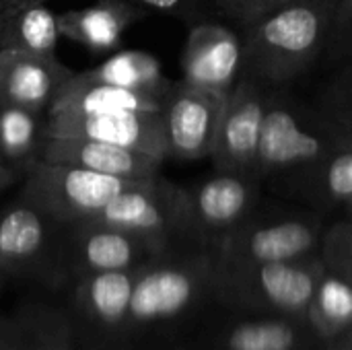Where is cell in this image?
Returning a JSON list of instances; mask_svg holds the SVG:
<instances>
[{
	"label": "cell",
	"instance_id": "6da1fadb",
	"mask_svg": "<svg viewBox=\"0 0 352 350\" xmlns=\"http://www.w3.org/2000/svg\"><path fill=\"white\" fill-rule=\"evenodd\" d=\"M332 0H289L241 29L243 74L264 87L301 76L326 54Z\"/></svg>",
	"mask_w": 352,
	"mask_h": 350
},
{
	"label": "cell",
	"instance_id": "7a4b0ae2",
	"mask_svg": "<svg viewBox=\"0 0 352 350\" xmlns=\"http://www.w3.org/2000/svg\"><path fill=\"white\" fill-rule=\"evenodd\" d=\"M212 295V256L202 248H173L140 266L122 349L161 334Z\"/></svg>",
	"mask_w": 352,
	"mask_h": 350
},
{
	"label": "cell",
	"instance_id": "3957f363",
	"mask_svg": "<svg viewBox=\"0 0 352 350\" xmlns=\"http://www.w3.org/2000/svg\"><path fill=\"white\" fill-rule=\"evenodd\" d=\"M342 142H349L320 113V109L303 107L291 99L270 93L260 146L256 177L280 192L295 196L301 182Z\"/></svg>",
	"mask_w": 352,
	"mask_h": 350
},
{
	"label": "cell",
	"instance_id": "277c9868",
	"mask_svg": "<svg viewBox=\"0 0 352 350\" xmlns=\"http://www.w3.org/2000/svg\"><path fill=\"white\" fill-rule=\"evenodd\" d=\"M324 272L320 254L266 264H221L212 260V297L229 307L305 320Z\"/></svg>",
	"mask_w": 352,
	"mask_h": 350
},
{
	"label": "cell",
	"instance_id": "5b68a950",
	"mask_svg": "<svg viewBox=\"0 0 352 350\" xmlns=\"http://www.w3.org/2000/svg\"><path fill=\"white\" fill-rule=\"evenodd\" d=\"M144 177H118L85 167L37 161L25 175L21 196L62 227L93 221L118 194Z\"/></svg>",
	"mask_w": 352,
	"mask_h": 350
},
{
	"label": "cell",
	"instance_id": "8992f818",
	"mask_svg": "<svg viewBox=\"0 0 352 350\" xmlns=\"http://www.w3.org/2000/svg\"><path fill=\"white\" fill-rule=\"evenodd\" d=\"M324 227L309 215H256L227 233L210 256L221 264L291 262L320 254Z\"/></svg>",
	"mask_w": 352,
	"mask_h": 350
},
{
	"label": "cell",
	"instance_id": "52a82bcc",
	"mask_svg": "<svg viewBox=\"0 0 352 350\" xmlns=\"http://www.w3.org/2000/svg\"><path fill=\"white\" fill-rule=\"evenodd\" d=\"M93 221L126 229L161 252L190 245L186 237L184 188L159 173L118 194Z\"/></svg>",
	"mask_w": 352,
	"mask_h": 350
},
{
	"label": "cell",
	"instance_id": "ba28073f",
	"mask_svg": "<svg viewBox=\"0 0 352 350\" xmlns=\"http://www.w3.org/2000/svg\"><path fill=\"white\" fill-rule=\"evenodd\" d=\"M138 268L95 272L72 281L68 309L78 350L122 349Z\"/></svg>",
	"mask_w": 352,
	"mask_h": 350
},
{
	"label": "cell",
	"instance_id": "9c48e42d",
	"mask_svg": "<svg viewBox=\"0 0 352 350\" xmlns=\"http://www.w3.org/2000/svg\"><path fill=\"white\" fill-rule=\"evenodd\" d=\"M188 243L212 250L258 206L260 182L252 175L217 171L196 186L184 188Z\"/></svg>",
	"mask_w": 352,
	"mask_h": 350
},
{
	"label": "cell",
	"instance_id": "30bf717a",
	"mask_svg": "<svg viewBox=\"0 0 352 350\" xmlns=\"http://www.w3.org/2000/svg\"><path fill=\"white\" fill-rule=\"evenodd\" d=\"M268 99V87L245 74H241L235 87L227 93L214 146L210 153L217 171L256 177L258 146Z\"/></svg>",
	"mask_w": 352,
	"mask_h": 350
},
{
	"label": "cell",
	"instance_id": "8fae6325",
	"mask_svg": "<svg viewBox=\"0 0 352 350\" xmlns=\"http://www.w3.org/2000/svg\"><path fill=\"white\" fill-rule=\"evenodd\" d=\"M43 138H89L140 151L163 163L169 159L161 111L45 116Z\"/></svg>",
	"mask_w": 352,
	"mask_h": 350
},
{
	"label": "cell",
	"instance_id": "7c38bea8",
	"mask_svg": "<svg viewBox=\"0 0 352 350\" xmlns=\"http://www.w3.org/2000/svg\"><path fill=\"white\" fill-rule=\"evenodd\" d=\"M68 229L64 248V276L70 281L109 270H128L165 254L146 239L99 221L76 223ZM60 274V272H58Z\"/></svg>",
	"mask_w": 352,
	"mask_h": 350
},
{
	"label": "cell",
	"instance_id": "4fadbf2b",
	"mask_svg": "<svg viewBox=\"0 0 352 350\" xmlns=\"http://www.w3.org/2000/svg\"><path fill=\"white\" fill-rule=\"evenodd\" d=\"M227 95L173 83L163 105L169 157L196 161L210 157Z\"/></svg>",
	"mask_w": 352,
	"mask_h": 350
},
{
	"label": "cell",
	"instance_id": "5bb4252c",
	"mask_svg": "<svg viewBox=\"0 0 352 350\" xmlns=\"http://www.w3.org/2000/svg\"><path fill=\"white\" fill-rule=\"evenodd\" d=\"M58 225L41 208L19 196L0 210V274L37 276L56 268L54 233Z\"/></svg>",
	"mask_w": 352,
	"mask_h": 350
},
{
	"label": "cell",
	"instance_id": "9a60e30c",
	"mask_svg": "<svg viewBox=\"0 0 352 350\" xmlns=\"http://www.w3.org/2000/svg\"><path fill=\"white\" fill-rule=\"evenodd\" d=\"M184 83L227 95L243 74V39L241 33L200 21L190 27L182 52Z\"/></svg>",
	"mask_w": 352,
	"mask_h": 350
},
{
	"label": "cell",
	"instance_id": "2e32d148",
	"mask_svg": "<svg viewBox=\"0 0 352 350\" xmlns=\"http://www.w3.org/2000/svg\"><path fill=\"white\" fill-rule=\"evenodd\" d=\"M72 76L56 56L0 50V103L45 113Z\"/></svg>",
	"mask_w": 352,
	"mask_h": 350
},
{
	"label": "cell",
	"instance_id": "e0dca14e",
	"mask_svg": "<svg viewBox=\"0 0 352 350\" xmlns=\"http://www.w3.org/2000/svg\"><path fill=\"white\" fill-rule=\"evenodd\" d=\"M39 161L85 167L118 177H151L163 167L157 157L89 138H43Z\"/></svg>",
	"mask_w": 352,
	"mask_h": 350
},
{
	"label": "cell",
	"instance_id": "ac0fdd59",
	"mask_svg": "<svg viewBox=\"0 0 352 350\" xmlns=\"http://www.w3.org/2000/svg\"><path fill=\"white\" fill-rule=\"evenodd\" d=\"M148 10L128 0H97L78 10L58 14L60 37H66L91 54H107L122 43L124 33L146 19Z\"/></svg>",
	"mask_w": 352,
	"mask_h": 350
},
{
	"label": "cell",
	"instance_id": "d6986e66",
	"mask_svg": "<svg viewBox=\"0 0 352 350\" xmlns=\"http://www.w3.org/2000/svg\"><path fill=\"white\" fill-rule=\"evenodd\" d=\"M167 95L134 91L80 78L76 72L64 85L45 116L74 113H120V111H163Z\"/></svg>",
	"mask_w": 352,
	"mask_h": 350
},
{
	"label": "cell",
	"instance_id": "ffe728a7",
	"mask_svg": "<svg viewBox=\"0 0 352 350\" xmlns=\"http://www.w3.org/2000/svg\"><path fill=\"white\" fill-rule=\"evenodd\" d=\"M0 350H78L66 309L31 303L0 318Z\"/></svg>",
	"mask_w": 352,
	"mask_h": 350
},
{
	"label": "cell",
	"instance_id": "44dd1931",
	"mask_svg": "<svg viewBox=\"0 0 352 350\" xmlns=\"http://www.w3.org/2000/svg\"><path fill=\"white\" fill-rule=\"evenodd\" d=\"M58 14L41 2H8L0 8V50L56 56Z\"/></svg>",
	"mask_w": 352,
	"mask_h": 350
},
{
	"label": "cell",
	"instance_id": "7402d4cb",
	"mask_svg": "<svg viewBox=\"0 0 352 350\" xmlns=\"http://www.w3.org/2000/svg\"><path fill=\"white\" fill-rule=\"evenodd\" d=\"M307 332H311L307 322L297 318L272 316L260 320H243L223 328L214 338V349L297 350Z\"/></svg>",
	"mask_w": 352,
	"mask_h": 350
},
{
	"label": "cell",
	"instance_id": "603a6c76",
	"mask_svg": "<svg viewBox=\"0 0 352 350\" xmlns=\"http://www.w3.org/2000/svg\"><path fill=\"white\" fill-rule=\"evenodd\" d=\"M76 74L85 80L116 85L134 91H148L157 95H167L173 87V80L163 74L159 60L144 50H122L109 56L99 66Z\"/></svg>",
	"mask_w": 352,
	"mask_h": 350
},
{
	"label": "cell",
	"instance_id": "cb8c5ba5",
	"mask_svg": "<svg viewBox=\"0 0 352 350\" xmlns=\"http://www.w3.org/2000/svg\"><path fill=\"white\" fill-rule=\"evenodd\" d=\"M45 113L0 103V159L21 175L39 161Z\"/></svg>",
	"mask_w": 352,
	"mask_h": 350
},
{
	"label": "cell",
	"instance_id": "d4e9b609",
	"mask_svg": "<svg viewBox=\"0 0 352 350\" xmlns=\"http://www.w3.org/2000/svg\"><path fill=\"white\" fill-rule=\"evenodd\" d=\"M295 196L320 210L346 208L352 202V142L336 146L301 182Z\"/></svg>",
	"mask_w": 352,
	"mask_h": 350
},
{
	"label": "cell",
	"instance_id": "484cf974",
	"mask_svg": "<svg viewBox=\"0 0 352 350\" xmlns=\"http://www.w3.org/2000/svg\"><path fill=\"white\" fill-rule=\"evenodd\" d=\"M305 322L326 342L352 332V283L326 268L316 287Z\"/></svg>",
	"mask_w": 352,
	"mask_h": 350
},
{
	"label": "cell",
	"instance_id": "4316f807",
	"mask_svg": "<svg viewBox=\"0 0 352 350\" xmlns=\"http://www.w3.org/2000/svg\"><path fill=\"white\" fill-rule=\"evenodd\" d=\"M338 62L340 66L322 93L318 109L342 138L352 142V58Z\"/></svg>",
	"mask_w": 352,
	"mask_h": 350
},
{
	"label": "cell",
	"instance_id": "83f0119b",
	"mask_svg": "<svg viewBox=\"0 0 352 350\" xmlns=\"http://www.w3.org/2000/svg\"><path fill=\"white\" fill-rule=\"evenodd\" d=\"M320 256L324 266L352 283V219L346 217L324 231Z\"/></svg>",
	"mask_w": 352,
	"mask_h": 350
},
{
	"label": "cell",
	"instance_id": "f1b7e54d",
	"mask_svg": "<svg viewBox=\"0 0 352 350\" xmlns=\"http://www.w3.org/2000/svg\"><path fill=\"white\" fill-rule=\"evenodd\" d=\"M326 54L334 60L352 58V0H332Z\"/></svg>",
	"mask_w": 352,
	"mask_h": 350
},
{
	"label": "cell",
	"instance_id": "f546056e",
	"mask_svg": "<svg viewBox=\"0 0 352 350\" xmlns=\"http://www.w3.org/2000/svg\"><path fill=\"white\" fill-rule=\"evenodd\" d=\"M285 2L289 0H212L217 10L231 19L235 25H239V29L250 27L252 23H256L258 19H262Z\"/></svg>",
	"mask_w": 352,
	"mask_h": 350
},
{
	"label": "cell",
	"instance_id": "4dcf8cb0",
	"mask_svg": "<svg viewBox=\"0 0 352 350\" xmlns=\"http://www.w3.org/2000/svg\"><path fill=\"white\" fill-rule=\"evenodd\" d=\"M136 6H142L146 10H157L171 14L184 23L196 25L204 19V4L202 0H128Z\"/></svg>",
	"mask_w": 352,
	"mask_h": 350
},
{
	"label": "cell",
	"instance_id": "1f68e13d",
	"mask_svg": "<svg viewBox=\"0 0 352 350\" xmlns=\"http://www.w3.org/2000/svg\"><path fill=\"white\" fill-rule=\"evenodd\" d=\"M16 177H19V173L16 171H12L2 159H0V192L2 190H6L8 186H12L14 182H16Z\"/></svg>",
	"mask_w": 352,
	"mask_h": 350
},
{
	"label": "cell",
	"instance_id": "d6a6232c",
	"mask_svg": "<svg viewBox=\"0 0 352 350\" xmlns=\"http://www.w3.org/2000/svg\"><path fill=\"white\" fill-rule=\"evenodd\" d=\"M328 344H330L328 350H352V332L336 338V340H332V342H328Z\"/></svg>",
	"mask_w": 352,
	"mask_h": 350
},
{
	"label": "cell",
	"instance_id": "836d02e7",
	"mask_svg": "<svg viewBox=\"0 0 352 350\" xmlns=\"http://www.w3.org/2000/svg\"><path fill=\"white\" fill-rule=\"evenodd\" d=\"M8 2H41V4H45L50 0H8Z\"/></svg>",
	"mask_w": 352,
	"mask_h": 350
},
{
	"label": "cell",
	"instance_id": "e575fe53",
	"mask_svg": "<svg viewBox=\"0 0 352 350\" xmlns=\"http://www.w3.org/2000/svg\"><path fill=\"white\" fill-rule=\"evenodd\" d=\"M344 210H346V217H351L352 219V202L346 206V208H344Z\"/></svg>",
	"mask_w": 352,
	"mask_h": 350
},
{
	"label": "cell",
	"instance_id": "d590c367",
	"mask_svg": "<svg viewBox=\"0 0 352 350\" xmlns=\"http://www.w3.org/2000/svg\"><path fill=\"white\" fill-rule=\"evenodd\" d=\"M4 4H8V0H0V8H2Z\"/></svg>",
	"mask_w": 352,
	"mask_h": 350
},
{
	"label": "cell",
	"instance_id": "8d00e7d4",
	"mask_svg": "<svg viewBox=\"0 0 352 350\" xmlns=\"http://www.w3.org/2000/svg\"><path fill=\"white\" fill-rule=\"evenodd\" d=\"M0 289H2V274H0Z\"/></svg>",
	"mask_w": 352,
	"mask_h": 350
},
{
	"label": "cell",
	"instance_id": "74e56055",
	"mask_svg": "<svg viewBox=\"0 0 352 350\" xmlns=\"http://www.w3.org/2000/svg\"><path fill=\"white\" fill-rule=\"evenodd\" d=\"M297 350H299V349H297Z\"/></svg>",
	"mask_w": 352,
	"mask_h": 350
}]
</instances>
